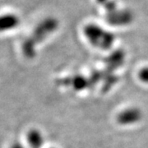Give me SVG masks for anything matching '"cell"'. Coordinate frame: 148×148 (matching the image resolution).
<instances>
[{
  "instance_id": "6da1fadb",
  "label": "cell",
  "mask_w": 148,
  "mask_h": 148,
  "mask_svg": "<svg viewBox=\"0 0 148 148\" xmlns=\"http://www.w3.org/2000/svg\"><path fill=\"white\" fill-rule=\"evenodd\" d=\"M86 36L92 45L102 49H107L113 45L114 36L98 27H88Z\"/></svg>"
},
{
  "instance_id": "7a4b0ae2",
  "label": "cell",
  "mask_w": 148,
  "mask_h": 148,
  "mask_svg": "<svg viewBox=\"0 0 148 148\" xmlns=\"http://www.w3.org/2000/svg\"><path fill=\"white\" fill-rule=\"evenodd\" d=\"M143 118V113L138 108L130 107L122 110L117 117L119 123L122 125H132L137 123Z\"/></svg>"
},
{
  "instance_id": "3957f363",
  "label": "cell",
  "mask_w": 148,
  "mask_h": 148,
  "mask_svg": "<svg viewBox=\"0 0 148 148\" xmlns=\"http://www.w3.org/2000/svg\"><path fill=\"white\" fill-rule=\"evenodd\" d=\"M26 141L30 148H41L45 143L43 133L37 128H32L27 132Z\"/></svg>"
},
{
  "instance_id": "277c9868",
  "label": "cell",
  "mask_w": 148,
  "mask_h": 148,
  "mask_svg": "<svg viewBox=\"0 0 148 148\" xmlns=\"http://www.w3.org/2000/svg\"><path fill=\"white\" fill-rule=\"evenodd\" d=\"M73 86L76 90H84L87 86L86 80L83 76H76L73 81Z\"/></svg>"
},
{
  "instance_id": "5b68a950",
  "label": "cell",
  "mask_w": 148,
  "mask_h": 148,
  "mask_svg": "<svg viewBox=\"0 0 148 148\" xmlns=\"http://www.w3.org/2000/svg\"><path fill=\"white\" fill-rule=\"evenodd\" d=\"M138 77L143 82L148 84V67H145L141 69L139 71Z\"/></svg>"
},
{
  "instance_id": "8992f818",
  "label": "cell",
  "mask_w": 148,
  "mask_h": 148,
  "mask_svg": "<svg viewBox=\"0 0 148 148\" xmlns=\"http://www.w3.org/2000/svg\"><path fill=\"white\" fill-rule=\"evenodd\" d=\"M8 148H27V147L19 141H14L9 144Z\"/></svg>"
},
{
  "instance_id": "52a82bcc",
  "label": "cell",
  "mask_w": 148,
  "mask_h": 148,
  "mask_svg": "<svg viewBox=\"0 0 148 148\" xmlns=\"http://www.w3.org/2000/svg\"><path fill=\"white\" fill-rule=\"evenodd\" d=\"M51 148H53V147H51Z\"/></svg>"
}]
</instances>
